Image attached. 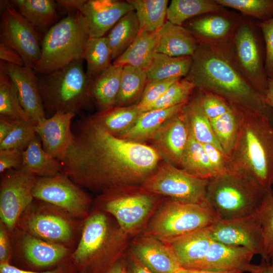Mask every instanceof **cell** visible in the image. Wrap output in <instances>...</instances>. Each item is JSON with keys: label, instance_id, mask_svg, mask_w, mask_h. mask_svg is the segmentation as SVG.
I'll return each mask as SVG.
<instances>
[{"label": "cell", "instance_id": "6da1fadb", "mask_svg": "<svg viewBox=\"0 0 273 273\" xmlns=\"http://www.w3.org/2000/svg\"><path fill=\"white\" fill-rule=\"evenodd\" d=\"M62 172L79 186L101 193L141 186L162 158L151 146L115 136L91 117L78 121Z\"/></svg>", "mask_w": 273, "mask_h": 273}, {"label": "cell", "instance_id": "7a4b0ae2", "mask_svg": "<svg viewBox=\"0 0 273 273\" xmlns=\"http://www.w3.org/2000/svg\"><path fill=\"white\" fill-rule=\"evenodd\" d=\"M230 42L199 44L185 78L197 89L216 94L241 107L265 114L273 123V111L237 67L230 52Z\"/></svg>", "mask_w": 273, "mask_h": 273}, {"label": "cell", "instance_id": "3957f363", "mask_svg": "<svg viewBox=\"0 0 273 273\" xmlns=\"http://www.w3.org/2000/svg\"><path fill=\"white\" fill-rule=\"evenodd\" d=\"M239 132L226 157L228 170L240 172L267 190L273 186V123L265 114L242 107Z\"/></svg>", "mask_w": 273, "mask_h": 273}, {"label": "cell", "instance_id": "277c9868", "mask_svg": "<svg viewBox=\"0 0 273 273\" xmlns=\"http://www.w3.org/2000/svg\"><path fill=\"white\" fill-rule=\"evenodd\" d=\"M107 214L97 209L82 220L78 243L70 254L78 267L107 270L121 258L129 237Z\"/></svg>", "mask_w": 273, "mask_h": 273}, {"label": "cell", "instance_id": "5b68a950", "mask_svg": "<svg viewBox=\"0 0 273 273\" xmlns=\"http://www.w3.org/2000/svg\"><path fill=\"white\" fill-rule=\"evenodd\" d=\"M272 191L244 174L228 170L208 180L206 200L220 219H234L259 213Z\"/></svg>", "mask_w": 273, "mask_h": 273}, {"label": "cell", "instance_id": "8992f818", "mask_svg": "<svg viewBox=\"0 0 273 273\" xmlns=\"http://www.w3.org/2000/svg\"><path fill=\"white\" fill-rule=\"evenodd\" d=\"M38 85L46 118L59 112L76 115L93 102L82 59L38 78Z\"/></svg>", "mask_w": 273, "mask_h": 273}, {"label": "cell", "instance_id": "52a82bcc", "mask_svg": "<svg viewBox=\"0 0 273 273\" xmlns=\"http://www.w3.org/2000/svg\"><path fill=\"white\" fill-rule=\"evenodd\" d=\"M163 200L162 196L147 192L141 186H129L101 193L95 203L96 209L112 215L129 237L146 228Z\"/></svg>", "mask_w": 273, "mask_h": 273}, {"label": "cell", "instance_id": "ba28073f", "mask_svg": "<svg viewBox=\"0 0 273 273\" xmlns=\"http://www.w3.org/2000/svg\"><path fill=\"white\" fill-rule=\"evenodd\" d=\"M89 38L87 23L80 11L62 19L45 33L41 45V59L35 71L48 74L81 59Z\"/></svg>", "mask_w": 273, "mask_h": 273}, {"label": "cell", "instance_id": "9c48e42d", "mask_svg": "<svg viewBox=\"0 0 273 273\" xmlns=\"http://www.w3.org/2000/svg\"><path fill=\"white\" fill-rule=\"evenodd\" d=\"M219 219L207 202L192 203L169 198L162 201L144 234L166 242L207 228Z\"/></svg>", "mask_w": 273, "mask_h": 273}, {"label": "cell", "instance_id": "30bf717a", "mask_svg": "<svg viewBox=\"0 0 273 273\" xmlns=\"http://www.w3.org/2000/svg\"><path fill=\"white\" fill-rule=\"evenodd\" d=\"M78 222L58 208L34 199L16 228L43 240L69 247L81 229Z\"/></svg>", "mask_w": 273, "mask_h": 273}, {"label": "cell", "instance_id": "8fae6325", "mask_svg": "<svg viewBox=\"0 0 273 273\" xmlns=\"http://www.w3.org/2000/svg\"><path fill=\"white\" fill-rule=\"evenodd\" d=\"M259 28L244 16L230 42V50L237 67L250 83L263 97L268 77L265 69V48Z\"/></svg>", "mask_w": 273, "mask_h": 273}, {"label": "cell", "instance_id": "7c38bea8", "mask_svg": "<svg viewBox=\"0 0 273 273\" xmlns=\"http://www.w3.org/2000/svg\"><path fill=\"white\" fill-rule=\"evenodd\" d=\"M209 179L190 175L162 160L155 172L141 185L145 191L170 198L192 203L206 202Z\"/></svg>", "mask_w": 273, "mask_h": 273}, {"label": "cell", "instance_id": "4fadbf2b", "mask_svg": "<svg viewBox=\"0 0 273 273\" xmlns=\"http://www.w3.org/2000/svg\"><path fill=\"white\" fill-rule=\"evenodd\" d=\"M34 198L52 205L80 220L89 213L88 195L63 172L52 177H38L32 190Z\"/></svg>", "mask_w": 273, "mask_h": 273}, {"label": "cell", "instance_id": "5bb4252c", "mask_svg": "<svg viewBox=\"0 0 273 273\" xmlns=\"http://www.w3.org/2000/svg\"><path fill=\"white\" fill-rule=\"evenodd\" d=\"M37 177L21 169H12L1 174L0 221L10 234L16 229L20 216L34 200L32 190Z\"/></svg>", "mask_w": 273, "mask_h": 273}, {"label": "cell", "instance_id": "9a60e30c", "mask_svg": "<svg viewBox=\"0 0 273 273\" xmlns=\"http://www.w3.org/2000/svg\"><path fill=\"white\" fill-rule=\"evenodd\" d=\"M0 42L16 51L24 66L34 70L41 57L40 34L16 9L6 6L1 20Z\"/></svg>", "mask_w": 273, "mask_h": 273}, {"label": "cell", "instance_id": "2e32d148", "mask_svg": "<svg viewBox=\"0 0 273 273\" xmlns=\"http://www.w3.org/2000/svg\"><path fill=\"white\" fill-rule=\"evenodd\" d=\"M258 214L220 219L207 228L210 237L222 244L245 247L263 258L264 240Z\"/></svg>", "mask_w": 273, "mask_h": 273}, {"label": "cell", "instance_id": "e0dca14e", "mask_svg": "<svg viewBox=\"0 0 273 273\" xmlns=\"http://www.w3.org/2000/svg\"><path fill=\"white\" fill-rule=\"evenodd\" d=\"M244 16L225 9L192 18L183 26L189 30L199 44L217 45L230 42Z\"/></svg>", "mask_w": 273, "mask_h": 273}, {"label": "cell", "instance_id": "ac0fdd59", "mask_svg": "<svg viewBox=\"0 0 273 273\" xmlns=\"http://www.w3.org/2000/svg\"><path fill=\"white\" fill-rule=\"evenodd\" d=\"M130 253L153 273H176L182 268L171 247L150 235L134 239Z\"/></svg>", "mask_w": 273, "mask_h": 273}, {"label": "cell", "instance_id": "d6986e66", "mask_svg": "<svg viewBox=\"0 0 273 273\" xmlns=\"http://www.w3.org/2000/svg\"><path fill=\"white\" fill-rule=\"evenodd\" d=\"M190 136L188 126L182 110L167 120L150 141L152 147L163 161L179 167L180 159Z\"/></svg>", "mask_w": 273, "mask_h": 273}, {"label": "cell", "instance_id": "ffe728a7", "mask_svg": "<svg viewBox=\"0 0 273 273\" xmlns=\"http://www.w3.org/2000/svg\"><path fill=\"white\" fill-rule=\"evenodd\" d=\"M0 65L15 85L21 106L29 120L36 125L46 116L35 70L4 61H1Z\"/></svg>", "mask_w": 273, "mask_h": 273}, {"label": "cell", "instance_id": "44dd1931", "mask_svg": "<svg viewBox=\"0 0 273 273\" xmlns=\"http://www.w3.org/2000/svg\"><path fill=\"white\" fill-rule=\"evenodd\" d=\"M75 116L72 113L59 112L41 120L35 125L43 149L60 162L65 158L73 142L71 125Z\"/></svg>", "mask_w": 273, "mask_h": 273}, {"label": "cell", "instance_id": "7402d4cb", "mask_svg": "<svg viewBox=\"0 0 273 273\" xmlns=\"http://www.w3.org/2000/svg\"><path fill=\"white\" fill-rule=\"evenodd\" d=\"M134 11L128 1H86L80 13L87 23L89 37H101L128 13Z\"/></svg>", "mask_w": 273, "mask_h": 273}, {"label": "cell", "instance_id": "603a6c76", "mask_svg": "<svg viewBox=\"0 0 273 273\" xmlns=\"http://www.w3.org/2000/svg\"><path fill=\"white\" fill-rule=\"evenodd\" d=\"M255 254L247 248L212 241L203 259L193 269L208 271L249 272Z\"/></svg>", "mask_w": 273, "mask_h": 273}, {"label": "cell", "instance_id": "cb8c5ba5", "mask_svg": "<svg viewBox=\"0 0 273 273\" xmlns=\"http://www.w3.org/2000/svg\"><path fill=\"white\" fill-rule=\"evenodd\" d=\"M16 230L19 250L26 260L36 267L55 265L71 254L67 246L43 240L18 228Z\"/></svg>", "mask_w": 273, "mask_h": 273}, {"label": "cell", "instance_id": "d4e9b609", "mask_svg": "<svg viewBox=\"0 0 273 273\" xmlns=\"http://www.w3.org/2000/svg\"><path fill=\"white\" fill-rule=\"evenodd\" d=\"M207 228L165 242L171 247L182 268L193 269L205 256L213 241Z\"/></svg>", "mask_w": 273, "mask_h": 273}, {"label": "cell", "instance_id": "484cf974", "mask_svg": "<svg viewBox=\"0 0 273 273\" xmlns=\"http://www.w3.org/2000/svg\"><path fill=\"white\" fill-rule=\"evenodd\" d=\"M156 53L171 57H193L199 43L194 35L183 26L166 21L160 29Z\"/></svg>", "mask_w": 273, "mask_h": 273}, {"label": "cell", "instance_id": "4316f807", "mask_svg": "<svg viewBox=\"0 0 273 273\" xmlns=\"http://www.w3.org/2000/svg\"><path fill=\"white\" fill-rule=\"evenodd\" d=\"M186 104L143 112L133 126L118 137L141 143L150 141L167 120L182 111Z\"/></svg>", "mask_w": 273, "mask_h": 273}, {"label": "cell", "instance_id": "83f0119b", "mask_svg": "<svg viewBox=\"0 0 273 273\" xmlns=\"http://www.w3.org/2000/svg\"><path fill=\"white\" fill-rule=\"evenodd\" d=\"M183 112L193 138L201 144H211L223 151L213 132L210 120L204 112L201 90L196 88Z\"/></svg>", "mask_w": 273, "mask_h": 273}, {"label": "cell", "instance_id": "f1b7e54d", "mask_svg": "<svg viewBox=\"0 0 273 273\" xmlns=\"http://www.w3.org/2000/svg\"><path fill=\"white\" fill-rule=\"evenodd\" d=\"M160 29L153 32H139L133 42L121 56L113 61L112 64L122 66L130 65L146 71L156 53Z\"/></svg>", "mask_w": 273, "mask_h": 273}, {"label": "cell", "instance_id": "f546056e", "mask_svg": "<svg viewBox=\"0 0 273 273\" xmlns=\"http://www.w3.org/2000/svg\"><path fill=\"white\" fill-rule=\"evenodd\" d=\"M123 66L112 64L91 82L93 102L99 111L115 106L118 96Z\"/></svg>", "mask_w": 273, "mask_h": 273}, {"label": "cell", "instance_id": "4dcf8cb0", "mask_svg": "<svg viewBox=\"0 0 273 273\" xmlns=\"http://www.w3.org/2000/svg\"><path fill=\"white\" fill-rule=\"evenodd\" d=\"M61 162L43 149L37 135L23 152L21 169L38 177H52L62 172Z\"/></svg>", "mask_w": 273, "mask_h": 273}, {"label": "cell", "instance_id": "1f68e13d", "mask_svg": "<svg viewBox=\"0 0 273 273\" xmlns=\"http://www.w3.org/2000/svg\"><path fill=\"white\" fill-rule=\"evenodd\" d=\"M18 11L41 34L46 33L57 19L56 3L52 0H13Z\"/></svg>", "mask_w": 273, "mask_h": 273}, {"label": "cell", "instance_id": "d6a6232c", "mask_svg": "<svg viewBox=\"0 0 273 273\" xmlns=\"http://www.w3.org/2000/svg\"><path fill=\"white\" fill-rule=\"evenodd\" d=\"M143 112L137 104L99 111L92 118L111 134L119 136L135 124Z\"/></svg>", "mask_w": 273, "mask_h": 273}, {"label": "cell", "instance_id": "836d02e7", "mask_svg": "<svg viewBox=\"0 0 273 273\" xmlns=\"http://www.w3.org/2000/svg\"><path fill=\"white\" fill-rule=\"evenodd\" d=\"M242 115V107L232 103L226 113L210 120L214 135L226 157L230 154L237 139Z\"/></svg>", "mask_w": 273, "mask_h": 273}, {"label": "cell", "instance_id": "e575fe53", "mask_svg": "<svg viewBox=\"0 0 273 273\" xmlns=\"http://www.w3.org/2000/svg\"><path fill=\"white\" fill-rule=\"evenodd\" d=\"M192 61L191 56L171 57L156 52L150 65L146 70L148 81L185 78L190 70Z\"/></svg>", "mask_w": 273, "mask_h": 273}, {"label": "cell", "instance_id": "d590c367", "mask_svg": "<svg viewBox=\"0 0 273 273\" xmlns=\"http://www.w3.org/2000/svg\"><path fill=\"white\" fill-rule=\"evenodd\" d=\"M225 9L215 0H172L167 8L166 19L173 24L183 26L195 17Z\"/></svg>", "mask_w": 273, "mask_h": 273}, {"label": "cell", "instance_id": "8d00e7d4", "mask_svg": "<svg viewBox=\"0 0 273 273\" xmlns=\"http://www.w3.org/2000/svg\"><path fill=\"white\" fill-rule=\"evenodd\" d=\"M139 32V24L134 11L128 13L117 22L106 36L112 60L126 51Z\"/></svg>", "mask_w": 273, "mask_h": 273}, {"label": "cell", "instance_id": "74e56055", "mask_svg": "<svg viewBox=\"0 0 273 273\" xmlns=\"http://www.w3.org/2000/svg\"><path fill=\"white\" fill-rule=\"evenodd\" d=\"M132 6L140 32H153L160 29L167 21L168 0H128Z\"/></svg>", "mask_w": 273, "mask_h": 273}, {"label": "cell", "instance_id": "f35d334b", "mask_svg": "<svg viewBox=\"0 0 273 273\" xmlns=\"http://www.w3.org/2000/svg\"><path fill=\"white\" fill-rule=\"evenodd\" d=\"M179 168L195 177L209 179L218 175L201 143L191 135L182 155Z\"/></svg>", "mask_w": 273, "mask_h": 273}, {"label": "cell", "instance_id": "ab89813d", "mask_svg": "<svg viewBox=\"0 0 273 273\" xmlns=\"http://www.w3.org/2000/svg\"><path fill=\"white\" fill-rule=\"evenodd\" d=\"M148 81L146 71L134 66H123L119 92L115 106L138 104Z\"/></svg>", "mask_w": 273, "mask_h": 273}, {"label": "cell", "instance_id": "60d3db41", "mask_svg": "<svg viewBox=\"0 0 273 273\" xmlns=\"http://www.w3.org/2000/svg\"><path fill=\"white\" fill-rule=\"evenodd\" d=\"M81 59L86 62V74L92 82L112 64L111 52L106 36L89 37L85 44Z\"/></svg>", "mask_w": 273, "mask_h": 273}, {"label": "cell", "instance_id": "b9f144b4", "mask_svg": "<svg viewBox=\"0 0 273 273\" xmlns=\"http://www.w3.org/2000/svg\"><path fill=\"white\" fill-rule=\"evenodd\" d=\"M0 114L1 116L13 119L30 121L21 106L15 85L1 65H0Z\"/></svg>", "mask_w": 273, "mask_h": 273}, {"label": "cell", "instance_id": "7bdbcfd3", "mask_svg": "<svg viewBox=\"0 0 273 273\" xmlns=\"http://www.w3.org/2000/svg\"><path fill=\"white\" fill-rule=\"evenodd\" d=\"M225 8L240 12L244 17L267 21L273 17V0H215Z\"/></svg>", "mask_w": 273, "mask_h": 273}, {"label": "cell", "instance_id": "ee69618b", "mask_svg": "<svg viewBox=\"0 0 273 273\" xmlns=\"http://www.w3.org/2000/svg\"><path fill=\"white\" fill-rule=\"evenodd\" d=\"M196 89L195 85L183 78L172 84L165 93L143 112L168 108L187 103Z\"/></svg>", "mask_w": 273, "mask_h": 273}, {"label": "cell", "instance_id": "f6af8a7d", "mask_svg": "<svg viewBox=\"0 0 273 273\" xmlns=\"http://www.w3.org/2000/svg\"><path fill=\"white\" fill-rule=\"evenodd\" d=\"M35 125L25 120H15L9 134L0 143V150L18 149L24 150L37 135Z\"/></svg>", "mask_w": 273, "mask_h": 273}, {"label": "cell", "instance_id": "bcb514c9", "mask_svg": "<svg viewBox=\"0 0 273 273\" xmlns=\"http://www.w3.org/2000/svg\"><path fill=\"white\" fill-rule=\"evenodd\" d=\"M258 214L264 240L262 260L270 262L273 258V191L268 195Z\"/></svg>", "mask_w": 273, "mask_h": 273}, {"label": "cell", "instance_id": "7dc6e473", "mask_svg": "<svg viewBox=\"0 0 273 273\" xmlns=\"http://www.w3.org/2000/svg\"><path fill=\"white\" fill-rule=\"evenodd\" d=\"M181 79L178 77L148 81L141 99L137 104L143 112L147 107L158 100L176 81Z\"/></svg>", "mask_w": 273, "mask_h": 273}, {"label": "cell", "instance_id": "c3c4849f", "mask_svg": "<svg viewBox=\"0 0 273 273\" xmlns=\"http://www.w3.org/2000/svg\"><path fill=\"white\" fill-rule=\"evenodd\" d=\"M202 104L205 114L210 120L226 113L232 103L214 93L201 90Z\"/></svg>", "mask_w": 273, "mask_h": 273}, {"label": "cell", "instance_id": "681fc988", "mask_svg": "<svg viewBox=\"0 0 273 273\" xmlns=\"http://www.w3.org/2000/svg\"><path fill=\"white\" fill-rule=\"evenodd\" d=\"M265 48V69L268 77H273V17L267 21L257 22Z\"/></svg>", "mask_w": 273, "mask_h": 273}, {"label": "cell", "instance_id": "f907efd6", "mask_svg": "<svg viewBox=\"0 0 273 273\" xmlns=\"http://www.w3.org/2000/svg\"><path fill=\"white\" fill-rule=\"evenodd\" d=\"M23 150L18 149L0 150V173L12 169H21Z\"/></svg>", "mask_w": 273, "mask_h": 273}, {"label": "cell", "instance_id": "816d5d0a", "mask_svg": "<svg viewBox=\"0 0 273 273\" xmlns=\"http://www.w3.org/2000/svg\"><path fill=\"white\" fill-rule=\"evenodd\" d=\"M209 160L218 175L228 171L227 159L223 151L210 144H202Z\"/></svg>", "mask_w": 273, "mask_h": 273}, {"label": "cell", "instance_id": "f5cc1de1", "mask_svg": "<svg viewBox=\"0 0 273 273\" xmlns=\"http://www.w3.org/2000/svg\"><path fill=\"white\" fill-rule=\"evenodd\" d=\"M9 234L5 224L0 221V263H10L12 249Z\"/></svg>", "mask_w": 273, "mask_h": 273}, {"label": "cell", "instance_id": "db71d44e", "mask_svg": "<svg viewBox=\"0 0 273 273\" xmlns=\"http://www.w3.org/2000/svg\"><path fill=\"white\" fill-rule=\"evenodd\" d=\"M0 273H71V269L68 266L63 264L51 270L37 272L21 269L10 263H0Z\"/></svg>", "mask_w": 273, "mask_h": 273}, {"label": "cell", "instance_id": "11a10c76", "mask_svg": "<svg viewBox=\"0 0 273 273\" xmlns=\"http://www.w3.org/2000/svg\"><path fill=\"white\" fill-rule=\"evenodd\" d=\"M0 58L3 61L24 66V62L19 53L13 48L0 42Z\"/></svg>", "mask_w": 273, "mask_h": 273}, {"label": "cell", "instance_id": "9f6ffc18", "mask_svg": "<svg viewBox=\"0 0 273 273\" xmlns=\"http://www.w3.org/2000/svg\"><path fill=\"white\" fill-rule=\"evenodd\" d=\"M86 0H59L56 3L68 12L80 11Z\"/></svg>", "mask_w": 273, "mask_h": 273}, {"label": "cell", "instance_id": "6f0895ef", "mask_svg": "<svg viewBox=\"0 0 273 273\" xmlns=\"http://www.w3.org/2000/svg\"><path fill=\"white\" fill-rule=\"evenodd\" d=\"M15 120L7 117L0 116V143H1L12 130Z\"/></svg>", "mask_w": 273, "mask_h": 273}, {"label": "cell", "instance_id": "680465c9", "mask_svg": "<svg viewBox=\"0 0 273 273\" xmlns=\"http://www.w3.org/2000/svg\"><path fill=\"white\" fill-rule=\"evenodd\" d=\"M104 273H131L129 267L125 261L122 258H119L109 268H108Z\"/></svg>", "mask_w": 273, "mask_h": 273}, {"label": "cell", "instance_id": "91938a15", "mask_svg": "<svg viewBox=\"0 0 273 273\" xmlns=\"http://www.w3.org/2000/svg\"><path fill=\"white\" fill-rule=\"evenodd\" d=\"M129 267L131 273H153L143 265L131 253L129 257Z\"/></svg>", "mask_w": 273, "mask_h": 273}, {"label": "cell", "instance_id": "94428289", "mask_svg": "<svg viewBox=\"0 0 273 273\" xmlns=\"http://www.w3.org/2000/svg\"><path fill=\"white\" fill-rule=\"evenodd\" d=\"M250 273H273V264L270 262L262 260L258 264H253Z\"/></svg>", "mask_w": 273, "mask_h": 273}, {"label": "cell", "instance_id": "6125c7cd", "mask_svg": "<svg viewBox=\"0 0 273 273\" xmlns=\"http://www.w3.org/2000/svg\"><path fill=\"white\" fill-rule=\"evenodd\" d=\"M264 100L266 104L273 111V77H268L267 87Z\"/></svg>", "mask_w": 273, "mask_h": 273}, {"label": "cell", "instance_id": "be15d7a7", "mask_svg": "<svg viewBox=\"0 0 273 273\" xmlns=\"http://www.w3.org/2000/svg\"><path fill=\"white\" fill-rule=\"evenodd\" d=\"M176 273H242L238 271H216L203 270L186 269L182 268Z\"/></svg>", "mask_w": 273, "mask_h": 273}, {"label": "cell", "instance_id": "e7e4bbea", "mask_svg": "<svg viewBox=\"0 0 273 273\" xmlns=\"http://www.w3.org/2000/svg\"><path fill=\"white\" fill-rule=\"evenodd\" d=\"M79 273H86V272H85L84 271H80Z\"/></svg>", "mask_w": 273, "mask_h": 273}, {"label": "cell", "instance_id": "03108f58", "mask_svg": "<svg viewBox=\"0 0 273 273\" xmlns=\"http://www.w3.org/2000/svg\"><path fill=\"white\" fill-rule=\"evenodd\" d=\"M270 262L273 264V258H272V260H271Z\"/></svg>", "mask_w": 273, "mask_h": 273}]
</instances>
